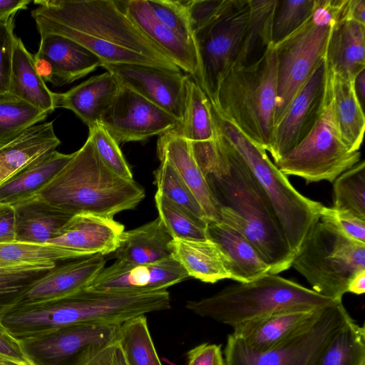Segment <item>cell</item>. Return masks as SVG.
<instances>
[{
  "label": "cell",
  "mask_w": 365,
  "mask_h": 365,
  "mask_svg": "<svg viewBox=\"0 0 365 365\" xmlns=\"http://www.w3.org/2000/svg\"><path fill=\"white\" fill-rule=\"evenodd\" d=\"M347 0H317L312 16L274 45L277 56V96L274 128L316 67L325 58L331 32L344 17Z\"/></svg>",
  "instance_id": "obj_8"
},
{
  "label": "cell",
  "mask_w": 365,
  "mask_h": 365,
  "mask_svg": "<svg viewBox=\"0 0 365 365\" xmlns=\"http://www.w3.org/2000/svg\"><path fill=\"white\" fill-rule=\"evenodd\" d=\"M120 88L110 72L92 76L63 93H56V108L73 111L88 127L101 123Z\"/></svg>",
  "instance_id": "obj_24"
},
{
  "label": "cell",
  "mask_w": 365,
  "mask_h": 365,
  "mask_svg": "<svg viewBox=\"0 0 365 365\" xmlns=\"http://www.w3.org/2000/svg\"><path fill=\"white\" fill-rule=\"evenodd\" d=\"M81 365H127L123 350L115 340L89 355Z\"/></svg>",
  "instance_id": "obj_51"
},
{
  "label": "cell",
  "mask_w": 365,
  "mask_h": 365,
  "mask_svg": "<svg viewBox=\"0 0 365 365\" xmlns=\"http://www.w3.org/2000/svg\"><path fill=\"white\" fill-rule=\"evenodd\" d=\"M136 27L180 69L195 78L198 76L196 48L184 41L175 32L153 14L147 0L118 1Z\"/></svg>",
  "instance_id": "obj_21"
},
{
  "label": "cell",
  "mask_w": 365,
  "mask_h": 365,
  "mask_svg": "<svg viewBox=\"0 0 365 365\" xmlns=\"http://www.w3.org/2000/svg\"><path fill=\"white\" fill-rule=\"evenodd\" d=\"M225 0L185 1L191 29L195 31L206 24L222 8Z\"/></svg>",
  "instance_id": "obj_49"
},
{
  "label": "cell",
  "mask_w": 365,
  "mask_h": 365,
  "mask_svg": "<svg viewBox=\"0 0 365 365\" xmlns=\"http://www.w3.org/2000/svg\"><path fill=\"white\" fill-rule=\"evenodd\" d=\"M319 220L333 225L349 238L365 243V220L354 214L323 205Z\"/></svg>",
  "instance_id": "obj_48"
},
{
  "label": "cell",
  "mask_w": 365,
  "mask_h": 365,
  "mask_svg": "<svg viewBox=\"0 0 365 365\" xmlns=\"http://www.w3.org/2000/svg\"><path fill=\"white\" fill-rule=\"evenodd\" d=\"M186 356L187 365H225L220 345L202 343L190 349Z\"/></svg>",
  "instance_id": "obj_50"
},
{
  "label": "cell",
  "mask_w": 365,
  "mask_h": 365,
  "mask_svg": "<svg viewBox=\"0 0 365 365\" xmlns=\"http://www.w3.org/2000/svg\"><path fill=\"white\" fill-rule=\"evenodd\" d=\"M34 56L36 71L44 82L61 86L81 78L101 66L102 61L77 42L63 36L40 35Z\"/></svg>",
  "instance_id": "obj_18"
},
{
  "label": "cell",
  "mask_w": 365,
  "mask_h": 365,
  "mask_svg": "<svg viewBox=\"0 0 365 365\" xmlns=\"http://www.w3.org/2000/svg\"><path fill=\"white\" fill-rule=\"evenodd\" d=\"M116 341L123 350L127 365H163L145 315L122 323L118 330Z\"/></svg>",
  "instance_id": "obj_35"
},
{
  "label": "cell",
  "mask_w": 365,
  "mask_h": 365,
  "mask_svg": "<svg viewBox=\"0 0 365 365\" xmlns=\"http://www.w3.org/2000/svg\"><path fill=\"white\" fill-rule=\"evenodd\" d=\"M30 0H0V19L9 17L22 9H26Z\"/></svg>",
  "instance_id": "obj_55"
},
{
  "label": "cell",
  "mask_w": 365,
  "mask_h": 365,
  "mask_svg": "<svg viewBox=\"0 0 365 365\" xmlns=\"http://www.w3.org/2000/svg\"><path fill=\"white\" fill-rule=\"evenodd\" d=\"M35 195L72 215L88 213L108 218L134 209L145 196L134 180L120 177L104 165L89 137Z\"/></svg>",
  "instance_id": "obj_4"
},
{
  "label": "cell",
  "mask_w": 365,
  "mask_h": 365,
  "mask_svg": "<svg viewBox=\"0 0 365 365\" xmlns=\"http://www.w3.org/2000/svg\"><path fill=\"white\" fill-rule=\"evenodd\" d=\"M120 325L73 324L19 340L32 365H81L92 353L116 340Z\"/></svg>",
  "instance_id": "obj_13"
},
{
  "label": "cell",
  "mask_w": 365,
  "mask_h": 365,
  "mask_svg": "<svg viewBox=\"0 0 365 365\" xmlns=\"http://www.w3.org/2000/svg\"><path fill=\"white\" fill-rule=\"evenodd\" d=\"M360 158V151L351 152L341 135L327 73L324 104L315 125L274 165L286 176L300 177L307 184L323 180L334 182Z\"/></svg>",
  "instance_id": "obj_11"
},
{
  "label": "cell",
  "mask_w": 365,
  "mask_h": 365,
  "mask_svg": "<svg viewBox=\"0 0 365 365\" xmlns=\"http://www.w3.org/2000/svg\"><path fill=\"white\" fill-rule=\"evenodd\" d=\"M292 266L312 290L341 301L351 278L365 270V243L349 238L319 220L304 240Z\"/></svg>",
  "instance_id": "obj_9"
},
{
  "label": "cell",
  "mask_w": 365,
  "mask_h": 365,
  "mask_svg": "<svg viewBox=\"0 0 365 365\" xmlns=\"http://www.w3.org/2000/svg\"><path fill=\"white\" fill-rule=\"evenodd\" d=\"M207 235L224 255L231 279L247 283L269 274V266L254 245L234 228L221 222H208Z\"/></svg>",
  "instance_id": "obj_23"
},
{
  "label": "cell",
  "mask_w": 365,
  "mask_h": 365,
  "mask_svg": "<svg viewBox=\"0 0 365 365\" xmlns=\"http://www.w3.org/2000/svg\"><path fill=\"white\" fill-rule=\"evenodd\" d=\"M160 161L159 167L153 172L157 192L207 222L200 203L175 168L165 159Z\"/></svg>",
  "instance_id": "obj_43"
},
{
  "label": "cell",
  "mask_w": 365,
  "mask_h": 365,
  "mask_svg": "<svg viewBox=\"0 0 365 365\" xmlns=\"http://www.w3.org/2000/svg\"><path fill=\"white\" fill-rule=\"evenodd\" d=\"M188 277L186 271L173 256L148 264L116 260L104 267L88 288L120 293H152L166 290Z\"/></svg>",
  "instance_id": "obj_17"
},
{
  "label": "cell",
  "mask_w": 365,
  "mask_h": 365,
  "mask_svg": "<svg viewBox=\"0 0 365 365\" xmlns=\"http://www.w3.org/2000/svg\"><path fill=\"white\" fill-rule=\"evenodd\" d=\"M157 154L177 170L200 203L208 222H217V205L207 177L198 166L189 140L175 130L159 135Z\"/></svg>",
  "instance_id": "obj_22"
},
{
  "label": "cell",
  "mask_w": 365,
  "mask_h": 365,
  "mask_svg": "<svg viewBox=\"0 0 365 365\" xmlns=\"http://www.w3.org/2000/svg\"><path fill=\"white\" fill-rule=\"evenodd\" d=\"M333 207L365 220V162L341 174L333 185Z\"/></svg>",
  "instance_id": "obj_40"
},
{
  "label": "cell",
  "mask_w": 365,
  "mask_h": 365,
  "mask_svg": "<svg viewBox=\"0 0 365 365\" xmlns=\"http://www.w3.org/2000/svg\"><path fill=\"white\" fill-rule=\"evenodd\" d=\"M316 4L317 0H277L272 24L273 45L301 27L312 16Z\"/></svg>",
  "instance_id": "obj_44"
},
{
  "label": "cell",
  "mask_w": 365,
  "mask_h": 365,
  "mask_svg": "<svg viewBox=\"0 0 365 365\" xmlns=\"http://www.w3.org/2000/svg\"><path fill=\"white\" fill-rule=\"evenodd\" d=\"M347 292L355 294H362L365 292V270L355 274L350 280Z\"/></svg>",
  "instance_id": "obj_56"
},
{
  "label": "cell",
  "mask_w": 365,
  "mask_h": 365,
  "mask_svg": "<svg viewBox=\"0 0 365 365\" xmlns=\"http://www.w3.org/2000/svg\"><path fill=\"white\" fill-rule=\"evenodd\" d=\"M325 60L334 73L354 81L365 69V24L349 19L338 21L331 32Z\"/></svg>",
  "instance_id": "obj_28"
},
{
  "label": "cell",
  "mask_w": 365,
  "mask_h": 365,
  "mask_svg": "<svg viewBox=\"0 0 365 365\" xmlns=\"http://www.w3.org/2000/svg\"><path fill=\"white\" fill-rule=\"evenodd\" d=\"M15 241V213L12 205L0 204V243Z\"/></svg>",
  "instance_id": "obj_53"
},
{
  "label": "cell",
  "mask_w": 365,
  "mask_h": 365,
  "mask_svg": "<svg viewBox=\"0 0 365 365\" xmlns=\"http://www.w3.org/2000/svg\"><path fill=\"white\" fill-rule=\"evenodd\" d=\"M48 114L10 94L0 97V148L43 120Z\"/></svg>",
  "instance_id": "obj_38"
},
{
  "label": "cell",
  "mask_w": 365,
  "mask_h": 365,
  "mask_svg": "<svg viewBox=\"0 0 365 365\" xmlns=\"http://www.w3.org/2000/svg\"><path fill=\"white\" fill-rule=\"evenodd\" d=\"M277 96V56L269 43L254 62H236L220 80L212 106L257 145L269 151Z\"/></svg>",
  "instance_id": "obj_5"
},
{
  "label": "cell",
  "mask_w": 365,
  "mask_h": 365,
  "mask_svg": "<svg viewBox=\"0 0 365 365\" xmlns=\"http://www.w3.org/2000/svg\"><path fill=\"white\" fill-rule=\"evenodd\" d=\"M127 87L161 108L181 123L185 103V83L188 76L160 67L137 63H102Z\"/></svg>",
  "instance_id": "obj_16"
},
{
  "label": "cell",
  "mask_w": 365,
  "mask_h": 365,
  "mask_svg": "<svg viewBox=\"0 0 365 365\" xmlns=\"http://www.w3.org/2000/svg\"><path fill=\"white\" fill-rule=\"evenodd\" d=\"M173 240L158 217L137 228L124 231L119 245L111 253L118 261L133 264L153 263L172 256Z\"/></svg>",
  "instance_id": "obj_30"
},
{
  "label": "cell",
  "mask_w": 365,
  "mask_h": 365,
  "mask_svg": "<svg viewBox=\"0 0 365 365\" xmlns=\"http://www.w3.org/2000/svg\"><path fill=\"white\" fill-rule=\"evenodd\" d=\"M0 357L9 359L23 364H31L23 351L20 340L13 336L1 321Z\"/></svg>",
  "instance_id": "obj_52"
},
{
  "label": "cell",
  "mask_w": 365,
  "mask_h": 365,
  "mask_svg": "<svg viewBox=\"0 0 365 365\" xmlns=\"http://www.w3.org/2000/svg\"><path fill=\"white\" fill-rule=\"evenodd\" d=\"M327 73L336 120L342 139L351 152L359 151L364 138L365 116L354 90V81L334 73L328 66Z\"/></svg>",
  "instance_id": "obj_33"
},
{
  "label": "cell",
  "mask_w": 365,
  "mask_h": 365,
  "mask_svg": "<svg viewBox=\"0 0 365 365\" xmlns=\"http://www.w3.org/2000/svg\"><path fill=\"white\" fill-rule=\"evenodd\" d=\"M61 144L53 122L34 125L0 148V185Z\"/></svg>",
  "instance_id": "obj_26"
},
{
  "label": "cell",
  "mask_w": 365,
  "mask_h": 365,
  "mask_svg": "<svg viewBox=\"0 0 365 365\" xmlns=\"http://www.w3.org/2000/svg\"><path fill=\"white\" fill-rule=\"evenodd\" d=\"M337 302L292 280L266 274L250 282L226 287L212 296L187 301L185 307L233 327L274 312L313 311Z\"/></svg>",
  "instance_id": "obj_6"
},
{
  "label": "cell",
  "mask_w": 365,
  "mask_h": 365,
  "mask_svg": "<svg viewBox=\"0 0 365 365\" xmlns=\"http://www.w3.org/2000/svg\"><path fill=\"white\" fill-rule=\"evenodd\" d=\"M155 202L158 217L173 239L206 240L207 222L165 197L157 191Z\"/></svg>",
  "instance_id": "obj_39"
},
{
  "label": "cell",
  "mask_w": 365,
  "mask_h": 365,
  "mask_svg": "<svg viewBox=\"0 0 365 365\" xmlns=\"http://www.w3.org/2000/svg\"><path fill=\"white\" fill-rule=\"evenodd\" d=\"M106 262L98 254L58 263L31 283L13 308L58 299L88 287Z\"/></svg>",
  "instance_id": "obj_19"
},
{
  "label": "cell",
  "mask_w": 365,
  "mask_h": 365,
  "mask_svg": "<svg viewBox=\"0 0 365 365\" xmlns=\"http://www.w3.org/2000/svg\"><path fill=\"white\" fill-rule=\"evenodd\" d=\"M354 86L359 101L363 107L365 98V69L356 76L354 81Z\"/></svg>",
  "instance_id": "obj_57"
},
{
  "label": "cell",
  "mask_w": 365,
  "mask_h": 365,
  "mask_svg": "<svg viewBox=\"0 0 365 365\" xmlns=\"http://www.w3.org/2000/svg\"><path fill=\"white\" fill-rule=\"evenodd\" d=\"M155 16L195 48L185 1L147 0Z\"/></svg>",
  "instance_id": "obj_45"
},
{
  "label": "cell",
  "mask_w": 365,
  "mask_h": 365,
  "mask_svg": "<svg viewBox=\"0 0 365 365\" xmlns=\"http://www.w3.org/2000/svg\"><path fill=\"white\" fill-rule=\"evenodd\" d=\"M345 19L353 20L365 24V1L347 0Z\"/></svg>",
  "instance_id": "obj_54"
},
{
  "label": "cell",
  "mask_w": 365,
  "mask_h": 365,
  "mask_svg": "<svg viewBox=\"0 0 365 365\" xmlns=\"http://www.w3.org/2000/svg\"><path fill=\"white\" fill-rule=\"evenodd\" d=\"M249 18V0H225L220 11L193 34L199 67L195 82L210 103L220 80L237 61Z\"/></svg>",
  "instance_id": "obj_12"
},
{
  "label": "cell",
  "mask_w": 365,
  "mask_h": 365,
  "mask_svg": "<svg viewBox=\"0 0 365 365\" xmlns=\"http://www.w3.org/2000/svg\"><path fill=\"white\" fill-rule=\"evenodd\" d=\"M16 264H16V263L9 262L0 261V268L4 267L16 265Z\"/></svg>",
  "instance_id": "obj_59"
},
{
  "label": "cell",
  "mask_w": 365,
  "mask_h": 365,
  "mask_svg": "<svg viewBox=\"0 0 365 365\" xmlns=\"http://www.w3.org/2000/svg\"><path fill=\"white\" fill-rule=\"evenodd\" d=\"M327 78V66L324 58L316 67L281 120L274 128L268 152L274 163L298 145L315 125L324 104Z\"/></svg>",
  "instance_id": "obj_15"
},
{
  "label": "cell",
  "mask_w": 365,
  "mask_h": 365,
  "mask_svg": "<svg viewBox=\"0 0 365 365\" xmlns=\"http://www.w3.org/2000/svg\"><path fill=\"white\" fill-rule=\"evenodd\" d=\"M15 213V241L47 244L72 215L34 195L12 205Z\"/></svg>",
  "instance_id": "obj_27"
},
{
  "label": "cell",
  "mask_w": 365,
  "mask_h": 365,
  "mask_svg": "<svg viewBox=\"0 0 365 365\" xmlns=\"http://www.w3.org/2000/svg\"><path fill=\"white\" fill-rule=\"evenodd\" d=\"M81 258L76 252L51 244L13 241L0 243V261L16 264L53 262Z\"/></svg>",
  "instance_id": "obj_42"
},
{
  "label": "cell",
  "mask_w": 365,
  "mask_h": 365,
  "mask_svg": "<svg viewBox=\"0 0 365 365\" xmlns=\"http://www.w3.org/2000/svg\"><path fill=\"white\" fill-rule=\"evenodd\" d=\"M218 159L206 177L217 205L218 221L247 238L278 274L292 267L295 255L264 191L243 160L215 138Z\"/></svg>",
  "instance_id": "obj_2"
},
{
  "label": "cell",
  "mask_w": 365,
  "mask_h": 365,
  "mask_svg": "<svg viewBox=\"0 0 365 365\" xmlns=\"http://www.w3.org/2000/svg\"><path fill=\"white\" fill-rule=\"evenodd\" d=\"M320 365H365V329L350 320L332 339Z\"/></svg>",
  "instance_id": "obj_37"
},
{
  "label": "cell",
  "mask_w": 365,
  "mask_h": 365,
  "mask_svg": "<svg viewBox=\"0 0 365 365\" xmlns=\"http://www.w3.org/2000/svg\"><path fill=\"white\" fill-rule=\"evenodd\" d=\"M316 310L272 313L233 327L232 334L241 340L249 350L263 353L277 345L306 323Z\"/></svg>",
  "instance_id": "obj_25"
},
{
  "label": "cell",
  "mask_w": 365,
  "mask_h": 365,
  "mask_svg": "<svg viewBox=\"0 0 365 365\" xmlns=\"http://www.w3.org/2000/svg\"><path fill=\"white\" fill-rule=\"evenodd\" d=\"M56 264L25 263L0 268V321L29 285Z\"/></svg>",
  "instance_id": "obj_36"
},
{
  "label": "cell",
  "mask_w": 365,
  "mask_h": 365,
  "mask_svg": "<svg viewBox=\"0 0 365 365\" xmlns=\"http://www.w3.org/2000/svg\"><path fill=\"white\" fill-rule=\"evenodd\" d=\"M170 308L167 290L133 294L86 287L58 299L12 308L1 320L16 338L35 336L69 325H120L145 314Z\"/></svg>",
  "instance_id": "obj_3"
},
{
  "label": "cell",
  "mask_w": 365,
  "mask_h": 365,
  "mask_svg": "<svg viewBox=\"0 0 365 365\" xmlns=\"http://www.w3.org/2000/svg\"><path fill=\"white\" fill-rule=\"evenodd\" d=\"M88 129V137L104 165L120 177L133 180L132 172L119 148V144L108 130L101 123Z\"/></svg>",
  "instance_id": "obj_46"
},
{
  "label": "cell",
  "mask_w": 365,
  "mask_h": 365,
  "mask_svg": "<svg viewBox=\"0 0 365 365\" xmlns=\"http://www.w3.org/2000/svg\"><path fill=\"white\" fill-rule=\"evenodd\" d=\"M56 150L49 152L0 185V204L13 205L34 195L72 158Z\"/></svg>",
  "instance_id": "obj_32"
},
{
  "label": "cell",
  "mask_w": 365,
  "mask_h": 365,
  "mask_svg": "<svg viewBox=\"0 0 365 365\" xmlns=\"http://www.w3.org/2000/svg\"><path fill=\"white\" fill-rule=\"evenodd\" d=\"M0 365H31L18 362L9 359L0 357Z\"/></svg>",
  "instance_id": "obj_58"
},
{
  "label": "cell",
  "mask_w": 365,
  "mask_h": 365,
  "mask_svg": "<svg viewBox=\"0 0 365 365\" xmlns=\"http://www.w3.org/2000/svg\"><path fill=\"white\" fill-rule=\"evenodd\" d=\"M34 3L38 6L31 16L40 35L67 37L94 53L102 63H137L180 71L130 20L117 1Z\"/></svg>",
  "instance_id": "obj_1"
},
{
  "label": "cell",
  "mask_w": 365,
  "mask_h": 365,
  "mask_svg": "<svg viewBox=\"0 0 365 365\" xmlns=\"http://www.w3.org/2000/svg\"><path fill=\"white\" fill-rule=\"evenodd\" d=\"M215 136L247 165L269 200L294 254L299 250L314 225L319 220L323 205L297 191L269 158L233 123L219 116L212 106Z\"/></svg>",
  "instance_id": "obj_7"
},
{
  "label": "cell",
  "mask_w": 365,
  "mask_h": 365,
  "mask_svg": "<svg viewBox=\"0 0 365 365\" xmlns=\"http://www.w3.org/2000/svg\"><path fill=\"white\" fill-rule=\"evenodd\" d=\"M14 16L0 19V97L9 95L14 42Z\"/></svg>",
  "instance_id": "obj_47"
},
{
  "label": "cell",
  "mask_w": 365,
  "mask_h": 365,
  "mask_svg": "<svg viewBox=\"0 0 365 365\" xmlns=\"http://www.w3.org/2000/svg\"><path fill=\"white\" fill-rule=\"evenodd\" d=\"M182 120L175 131L190 142H205L215 138L212 104L201 88L187 76Z\"/></svg>",
  "instance_id": "obj_34"
},
{
  "label": "cell",
  "mask_w": 365,
  "mask_h": 365,
  "mask_svg": "<svg viewBox=\"0 0 365 365\" xmlns=\"http://www.w3.org/2000/svg\"><path fill=\"white\" fill-rule=\"evenodd\" d=\"M9 94L48 113L56 108V93L47 87L36 71L34 56L17 36L13 52Z\"/></svg>",
  "instance_id": "obj_31"
},
{
  "label": "cell",
  "mask_w": 365,
  "mask_h": 365,
  "mask_svg": "<svg viewBox=\"0 0 365 365\" xmlns=\"http://www.w3.org/2000/svg\"><path fill=\"white\" fill-rule=\"evenodd\" d=\"M351 319L342 301L317 309L306 323L263 353L249 350L230 334L225 365H320L329 344Z\"/></svg>",
  "instance_id": "obj_10"
},
{
  "label": "cell",
  "mask_w": 365,
  "mask_h": 365,
  "mask_svg": "<svg viewBox=\"0 0 365 365\" xmlns=\"http://www.w3.org/2000/svg\"><path fill=\"white\" fill-rule=\"evenodd\" d=\"M169 247L189 277L212 284L230 279L225 256L212 240L173 239Z\"/></svg>",
  "instance_id": "obj_29"
},
{
  "label": "cell",
  "mask_w": 365,
  "mask_h": 365,
  "mask_svg": "<svg viewBox=\"0 0 365 365\" xmlns=\"http://www.w3.org/2000/svg\"><path fill=\"white\" fill-rule=\"evenodd\" d=\"M125 231L113 218L81 213L73 215L47 244L62 247L81 257L113 253Z\"/></svg>",
  "instance_id": "obj_20"
},
{
  "label": "cell",
  "mask_w": 365,
  "mask_h": 365,
  "mask_svg": "<svg viewBox=\"0 0 365 365\" xmlns=\"http://www.w3.org/2000/svg\"><path fill=\"white\" fill-rule=\"evenodd\" d=\"M100 123L118 144L176 130L180 124L161 108L121 86Z\"/></svg>",
  "instance_id": "obj_14"
},
{
  "label": "cell",
  "mask_w": 365,
  "mask_h": 365,
  "mask_svg": "<svg viewBox=\"0 0 365 365\" xmlns=\"http://www.w3.org/2000/svg\"><path fill=\"white\" fill-rule=\"evenodd\" d=\"M276 3L277 0H249L250 18L237 62L247 63L256 47L261 45L265 48L272 43V24Z\"/></svg>",
  "instance_id": "obj_41"
}]
</instances>
